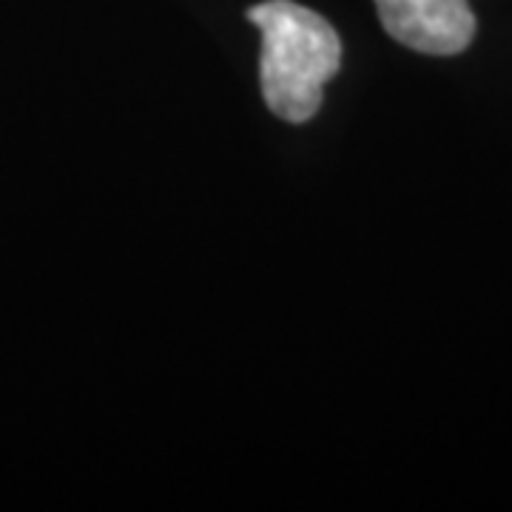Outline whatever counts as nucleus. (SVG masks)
Instances as JSON below:
<instances>
[{
	"instance_id": "f257e3e1",
	"label": "nucleus",
	"mask_w": 512,
	"mask_h": 512,
	"mask_svg": "<svg viewBox=\"0 0 512 512\" xmlns=\"http://www.w3.org/2000/svg\"><path fill=\"white\" fill-rule=\"evenodd\" d=\"M248 20L262 32L259 83L268 109L285 123H308L322 106L325 83L342 66L336 29L293 0L256 3Z\"/></svg>"
},
{
	"instance_id": "f03ea898",
	"label": "nucleus",
	"mask_w": 512,
	"mask_h": 512,
	"mask_svg": "<svg viewBox=\"0 0 512 512\" xmlns=\"http://www.w3.org/2000/svg\"><path fill=\"white\" fill-rule=\"evenodd\" d=\"M387 35L413 52L461 55L476 37V15L467 0H373Z\"/></svg>"
}]
</instances>
